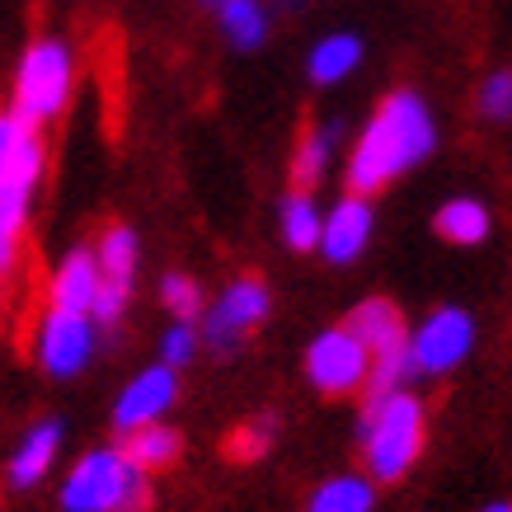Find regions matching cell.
Masks as SVG:
<instances>
[{
    "label": "cell",
    "instance_id": "obj_1",
    "mask_svg": "<svg viewBox=\"0 0 512 512\" xmlns=\"http://www.w3.org/2000/svg\"><path fill=\"white\" fill-rule=\"evenodd\" d=\"M437 146V123L428 104L414 90H395L376 109V118L362 127L353 156H348V188L357 198H367L376 188L395 184L404 170H414L433 156Z\"/></svg>",
    "mask_w": 512,
    "mask_h": 512
},
{
    "label": "cell",
    "instance_id": "obj_2",
    "mask_svg": "<svg viewBox=\"0 0 512 512\" xmlns=\"http://www.w3.org/2000/svg\"><path fill=\"white\" fill-rule=\"evenodd\" d=\"M423 400L409 386L367 395L362 409V461L372 470V480H400L423 451Z\"/></svg>",
    "mask_w": 512,
    "mask_h": 512
},
{
    "label": "cell",
    "instance_id": "obj_3",
    "mask_svg": "<svg viewBox=\"0 0 512 512\" xmlns=\"http://www.w3.org/2000/svg\"><path fill=\"white\" fill-rule=\"evenodd\" d=\"M57 503L62 512H146L151 480L123 447H94L66 470Z\"/></svg>",
    "mask_w": 512,
    "mask_h": 512
},
{
    "label": "cell",
    "instance_id": "obj_4",
    "mask_svg": "<svg viewBox=\"0 0 512 512\" xmlns=\"http://www.w3.org/2000/svg\"><path fill=\"white\" fill-rule=\"evenodd\" d=\"M47 165L43 132L19 118L15 109H0V240L19 245V235L29 226V207L38 193Z\"/></svg>",
    "mask_w": 512,
    "mask_h": 512
},
{
    "label": "cell",
    "instance_id": "obj_5",
    "mask_svg": "<svg viewBox=\"0 0 512 512\" xmlns=\"http://www.w3.org/2000/svg\"><path fill=\"white\" fill-rule=\"evenodd\" d=\"M71 85H76V57H71V47L62 38H38L15 71V113L29 118L33 127L52 123L71 104Z\"/></svg>",
    "mask_w": 512,
    "mask_h": 512
},
{
    "label": "cell",
    "instance_id": "obj_6",
    "mask_svg": "<svg viewBox=\"0 0 512 512\" xmlns=\"http://www.w3.org/2000/svg\"><path fill=\"white\" fill-rule=\"evenodd\" d=\"M348 329L362 339V348L372 357V372H367V386H362L367 395L400 390L414 376V367H409V329H404V315L390 301H381V296L362 301L353 320H348Z\"/></svg>",
    "mask_w": 512,
    "mask_h": 512
},
{
    "label": "cell",
    "instance_id": "obj_7",
    "mask_svg": "<svg viewBox=\"0 0 512 512\" xmlns=\"http://www.w3.org/2000/svg\"><path fill=\"white\" fill-rule=\"evenodd\" d=\"M137 231L132 226H109L94 245V264H99V292H94L90 320L99 329H113L123 320L127 301H132V282H137Z\"/></svg>",
    "mask_w": 512,
    "mask_h": 512
},
{
    "label": "cell",
    "instance_id": "obj_8",
    "mask_svg": "<svg viewBox=\"0 0 512 512\" xmlns=\"http://www.w3.org/2000/svg\"><path fill=\"white\" fill-rule=\"evenodd\" d=\"M94 348H99V325H94L90 315L47 306L38 329H33V357H38V367H43L47 376H57V381L85 372Z\"/></svg>",
    "mask_w": 512,
    "mask_h": 512
},
{
    "label": "cell",
    "instance_id": "obj_9",
    "mask_svg": "<svg viewBox=\"0 0 512 512\" xmlns=\"http://www.w3.org/2000/svg\"><path fill=\"white\" fill-rule=\"evenodd\" d=\"M475 348V320L461 306H437L414 334H409V367L419 376H447Z\"/></svg>",
    "mask_w": 512,
    "mask_h": 512
},
{
    "label": "cell",
    "instance_id": "obj_10",
    "mask_svg": "<svg viewBox=\"0 0 512 512\" xmlns=\"http://www.w3.org/2000/svg\"><path fill=\"white\" fill-rule=\"evenodd\" d=\"M268 315V287L259 278H235L226 292L202 306V325H198V339L217 353H231L240 343L249 339V329H259Z\"/></svg>",
    "mask_w": 512,
    "mask_h": 512
},
{
    "label": "cell",
    "instance_id": "obj_11",
    "mask_svg": "<svg viewBox=\"0 0 512 512\" xmlns=\"http://www.w3.org/2000/svg\"><path fill=\"white\" fill-rule=\"evenodd\" d=\"M367 372H372V357L348 325L315 334L311 348H306V376L325 395H353V390L367 386Z\"/></svg>",
    "mask_w": 512,
    "mask_h": 512
},
{
    "label": "cell",
    "instance_id": "obj_12",
    "mask_svg": "<svg viewBox=\"0 0 512 512\" xmlns=\"http://www.w3.org/2000/svg\"><path fill=\"white\" fill-rule=\"evenodd\" d=\"M174 400H179V372L165 367V362H156V367L137 372L123 386V395L113 404V428H118V433H137L146 423H165Z\"/></svg>",
    "mask_w": 512,
    "mask_h": 512
},
{
    "label": "cell",
    "instance_id": "obj_13",
    "mask_svg": "<svg viewBox=\"0 0 512 512\" xmlns=\"http://www.w3.org/2000/svg\"><path fill=\"white\" fill-rule=\"evenodd\" d=\"M372 231H376L372 202L348 193L343 202H334V212H325V221H320V245L315 249L325 254L329 264H353L357 254L367 249Z\"/></svg>",
    "mask_w": 512,
    "mask_h": 512
},
{
    "label": "cell",
    "instance_id": "obj_14",
    "mask_svg": "<svg viewBox=\"0 0 512 512\" xmlns=\"http://www.w3.org/2000/svg\"><path fill=\"white\" fill-rule=\"evenodd\" d=\"M62 419H38L29 428V433L15 442V451H10V466H5V480H10V489H33V484H43L47 475H52V466H57V456H62Z\"/></svg>",
    "mask_w": 512,
    "mask_h": 512
},
{
    "label": "cell",
    "instance_id": "obj_15",
    "mask_svg": "<svg viewBox=\"0 0 512 512\" xmlns=\"http://www.w3.org/2000/svg\"><path fill=\"white\" fill-rule=\"evenodd\" d=\"M94 292H99V264H94V249H71L62 264H57L52 282H47V306L90 315Z\"/></svg>",
    "mask_w": 512,
    "mask_h": 512
},
{
    "label": "cell",
    "instance_id": "obj_16",
    "mask_svg": "<svg viewBox=\"0 0 512 512\" xmlns=\"http://www.w3.org/2000/svg\"><path fill=\"white\" fill-rule=\"evenodd\" d=\"M212 15H217L221 33L231 38V47L254 52L268 38V5L264 0H202Z\"/></svg>",
    "mask_w": 512,
    "mask_h": 512
},
{
    "label": "cell",
    "instance_id": "obj_17",
    "mask_svg": "<svg viewBox=\"0 0 512 512\" xmlns=\"http://www.w3.org/2000/svg\"><path fill=\"white\" fill-rule=\"evenodd\" d=\"M357 66H362V43H357L353 33H329L306 57V71H311L315 85H339V80L353 76Z\"/></svg>",
    "mask_w": 512,
    "mask_h": 512
},
{
    "label": "cell",
    "instance_id": "obj_18",
    "mask_svg": "<svg viewBox=\"0 0 512 512\" xmlns=\"http://www.w3.org/2000/svg\"><path fill=\"white\" fill-rule=\"evenodd\" d=\"M343 137V123H320L311 127L306 137L296 141V156H292V179L296 188H315L320 179H325L329 160H334V146H339Z\"/></svg>",
    "mask_w": 512,
    "mask_h": 512
},
{
    "label": "cell",
    "instance_id": "obj_19",
    "mask_svg": "<svg viewBox=\"0 0 512 512\" xmlns=\"http://www.w3.org/2000/svg\"><path fill=\"white\" fill-rule=\"evenodd\" d=\"M489 207L475 198H451L437 207V235L447 245H484L489 240Z\"/></svg>",
    "mask_w": 512,
    "mask_h": 512
},
{
    "label": "cell",
    "instance_id": "obj_20",
    "mask_svg": "<svg viewBox=\"0 0 512 512\" xmlns=\"http://www.w3.org/2000/svg\"><path fill=\"white\" fill-rule=\"evenodd\" d=\"M179 433L174 428H165V423H146V428H137V433H123V451L132 466H141L146 475L151 470H165L179 461Z\"/></svg>",
    "mask_w": 512,
    "mask_h": 512
},
{
    "label": "cell",
    "instance_id": "obj_21",
    "mask_svg": "<svg viewBox=\"0 0 512 512\" xmlns=\"http://www.w3.org/2000/svg\"><path fill=\"white\" fill-rule=\"evenodd\" d=\"M376 489L367 475H334L311 494L306 512H372Z\"/></svg>",
    "mask_w": 512,
    "mask_h": 512
},
{
    "label": "cell",
    "instance_id": "obj_22",
    "mask_svg": "<svg viewBox=\"0 0 512 512\" xmlns=\"http://www.w3.org/2000/svg\"><path fill=\"white\" fill-rule=\"evenodd\" d=\"M320 221H325V212L315 207V198L306 188H296L292 198H282V240L292 249L320 245Z\"/></svg>",
    "mask_w": 512,
    "mask_h": 512
},
{
    "label": "cell",
    "instance_id": "obj_23",
    "mask_svg": "<svg viewBox=\"0 0 512 512\" xmlns=\"http://www.w3.org/2000/svg\"><path fill=\"white\" fill-rule=\"evenodd\" d=\"M160 301H165V311H170L174 320H184V325H198V315H202V292H198V282L188 278V273H165V278H160Z\"/></svg>",
    "mask_w": 512,
    "mask_h": 512
},
{
    "label": "cell",
    "instance_id": "obj_24",
    "mask_svg": "<svg viewBox=\"0 0 512 512\" xmlns=\"http://www.w3.org/2000/svg\"><path fill=\"white\" fill-rule=\"evenodd\" d=\"M193 353H198V325L174 320V325L160 334V362L179 372V367H188V362H193Z\"/></svg>",
    "mask_w": 512,
    "mask_h": 512
},
{
    "label": "cell",
    "instance_id": "obj_25",
    "mask_svg": "<svg viewBox=\"0 0 512 512\" xmlns=\"http://www.w3.org/2000/svg\"><path fill=\"white\" fill-rule=\"evenodd\" d=\"M480 113L494 118V123H508L512 118V71H494L480 85Z\"/></svg>",
    "mask_w": 512,
    "mask_h": 512
},
{
    "label": "cell",
    "instance_id": "obj_26",
    "mask_svg": "<svg viewBox=\"0 0 512 512\" xmlns=\"http://www.w3.org/2000/svg\"><path fill=\"white\" fill-rule=\"evenodd\" d=\"M273 433H278V423L273 419H259V423H249V428H240V437H235V456H240V461L264 456L268 442H273Z\"/></svg>",
    "mask_w": 512,
    "mask_h": 512
},
{
    "label": "cell",
    "instance_id": "obj_27",
    "mask_svg": "<svg viewBox=\"0 0 512 512\" xmlns=\"http://www.w3.org/2000/svg\"><path fill=\"white\" fill-rule=\"evenodd\" d=\"M15 254H19V245H5V240H0V306H5V278H10V268H15Z\"/></svg>",
    "mask_w": 512,
    "mask_h": 512
},
{
    "label": "cell",
    "instance_id": "obj_28",
    "mask_svg": "<svg viewBox=\"0 0 512 512\" xmlns=\"http://www.w3.org/2000/svg\"><path fill=\"white\" fill-rule=\"evenodd\" d=\"M484 512H512V503H489Z\"/></svg>",
    "mask_w": 512,
    "mask_h": 512
}]
</instances>
